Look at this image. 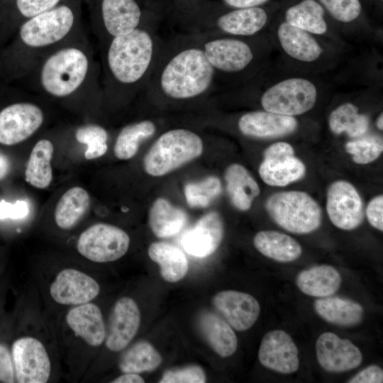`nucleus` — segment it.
Instances as JSON below:
<instances>
[{"label": "nucleus", "mask_w": 383, "mask_h": 383, "mask_svg": "<svg viewBox=\"0 0 383 383\" xmlns=\"http://www.w3.org/2000/svg\"><path fill=\"white\" fill-rule=\"evenodd\" d=\"M316 99L317 89L311 81L294 77L267 89L261 97V104L265 111L294 116L311 109Z\"/></svg>", "instance_id": "6"}, {"label": "nucleus", "mask_w": 383, "mask_h": 383, "mask_svg": "<svg viewBox=\"0 0 383 383\" xmlns=\"http://www.w3.org/2000/svg\"><path fill=\"white\" fill-rule=\"evenodd\" d=\"M161 362L160 354L150 343L139 341L123 354L119 368L123 373L138 374L153 371Z\"/></svg>", "instance_id": "37"}, {"label": "nucleus", "mask_w": 383, "mask_h": 383, "mask_svg": "<svg viewBox=\"0 0 383 383\" xmlns=\"http://www.w3.org/2000/svg\"><path fill=\"white\" fill-rule=\"evenodd\" d=\"M215 77L199 40L189 34L162 45L148 81L149 89L171 101H190L208 94Z\"/></svg>", "instance_id": "1"}, {"label": "nucleus", "mask_w": 383, "mask_h": 383, "mask_svg": "<svg viewBox=\"0 0 383 383\" xmlns=\"http://www.w3.org/2000/svg\"><path fill=\"white\" fill-rule=\"evenodd\" d=\"M224 233L223 220L218 212L212 211L202 216L184 233L181 243L184 250L197 257L212 255L220 245Z\"/></svg>", "instance_id": "19"}, {"label": "nucleus", "mask_w": 383, "mask_h": 383, "mask_svg": "<svg viewBox=\"0 0 383 383\" xmlns=\"http://www.w3.org/2000/svg\"><path fill=\"white\" fill-rule=\"evenodd\" d=\"M75 138L78 142L87 145L84 152L87 160L100 157L107 151L108 133L99 125L88 124L78 128Z\"/></svg>", "instance_id": "39"}, {"label": "nucleus", "mask_w": 383, "mask_h": 383, "mask_svg": "<svg viewBox=\"0 0 383 383\" xmlns=\"http://www.w3.org/2000/svg\"><path fill=\"white\" fill-rule=\"evenodd\" d=\"M112 383H144V379L137 373H124L118 377Z\"/></svg>", "instance_id": "49"}, {"label": "nucleus", "mask_w": 383, "mask_h": 383, "mask_svg": "<svg viewBox=\"0 0 383 383\" xmlns=\"http://www.w3.org/2000/svg\"><path fill=\"white\" fill-rule=\"evenodd\" d=\"M383 382V371L377 365H370L361 370L352 377L349 383H382Z\"/></svg>", "instance_id": "47"}, {"label": "nucleus", "mask_w": 383, "mask_h": 383, "mask_svg": "<svg viewBox=\"0 0 383 383\" xmlns=\"http://www.w3.org/2000/svg\"><path fill=\"white\" fill-rule=\"evenodd\" d=\"M188 221L187 213L165 198L155 199L149 211V226L158 238H167L178 233Z\"/></svg>", "instance_id": "29"}, {"label": "nucleus", "mask_w": 383, "mask_h": 383, "mask_svg": "<svg viewBox=\"0 0 383 383\" xmlns=\"http://www.w3.org/2000/svg\"><path fill=\"white\" fill-rule=\"evenodd\" d=\"M100 292L98 282L78 270L60 271L50 287L53 300L62 305H80L95 299Z\"/></svg>", "instance_id": "15"}, {"label": "nucleus", "mask_w": 383, "mask_h": 383, "mask_svg": "<svg viewBox=\"0 0 383 383\" xmlns=\"http://www.w3.org/2000/svg\"><path fill=\"white\" fill-rule=\"evenodd\" d=\"M277 36L283 50L298 60L313 62L323 52L321 47L308 32L287 22L279 26Z\"/></svg>", "instance_id": "26"}, {"label": "nucleus", "mask_w": 383, "mask_h": 383, "mask_svg": "<svg viewBox=\"0 0 383 383\" xmlns=\"http://www.w3.org/2000/svg\"><path fill=\"white\" fill-rule=\"evenodd\" d=\"M326 211L332 223L338 228L350 231L357 228L364 218L362 199L350 183L338 180L327 192Z\"/></svg>", "instance_id": "12"}, {"label": "nucleus", "mask_w": 383, "mask_h": 383, "mask_svg": "<svg viewBox=\"0 0 383 383\" xmlns=\"http://www.w3.org/2000/svg\"><path fill=\"white\" fill-rule=\"evenodd\" d=\"M74 14L71 7L62 4L29 18L20 28L22 41L38 48L55 43L71 30Z\"/></svg>", "instance_id": "8"}, {"label": "nucleus", "mask_w": 383, "mask_h": 383, "mask_svg": "<svg viewBox=\"0 0 383 383\" xmlns=\"http://www.w3.org/2000/svg\"><path fill=\"white\" fill-rule=\"evenodd\" d=\"M224 178L232 204L240 211L250 209L260 189L248 170L240 164H231L226 168Z\"/></svg>", "instance_id": "25"}, {"label": "nucleus", "mask_w": 383, "mask_h": 383, "mask_svg": "<svg viewBox=\"0 0 383 383\" xmlns=\"http://www.w3.org/2000/svg\"><path fill=\"white\" fill-rule=\"evenodd\" d=\"M61 0H16L17 9L26 18H31L42 12L51 9Z\"/></svg>", "instance_id": "43"}, {"label": "nucleus", "mask_w": 383, "mask_h": 383, "mask_svg": "<svg viewBox=\"0 0 383 383\" xmlns=\"http://www.w3.org/2000/svg\"><path fill=\"white\" fill-rule=\"evenodd\" d=\"M267 21L266 11L257 6L235 9L218 16L211 28L234 36H250L260 31Z\"/></svg>", "instance_id": "23"}, {"label": "nucleus", "mask_w": 383, "mask_h": 383, "mask_svg": "<svg viewBox=\"0 0 383 383\" xmlns=\"http://www.w3.org/2000/svg\"><path fill=\"white\" fill-rule=\"evenodd\" d=\"M43 113L36 105L21 102L0 111V143L13 145L24 141L41 126Z\"/></svg>", "instance_id": "13"}, {"label": "nucleus", "mask_w": 383, "mask_h": 383, "mask_svg": "<svg viewBox=\"0 0 383 383\" xmlns=\"http://www.w3.org/2000/svg\"><path fill=\"white\" fill-rule=\"evenodd\" d=\"M200 330L211 348L222 357L232 355L238 347V339L231 326L217 315L203 313L199 322Z\"/></svg>", "instance_id": "28"}, {"label": "nucleus", "mask_w": 383, "mask_h": 383, "mask_svg": "<svg viewBox=\"0 0 383 383\" xmlns=\"http://www.w3.org/2000/svg\"><path fill=\"white\" fill-rule=\"evenodd\" d=\"M253 243L261 254L281 262L294 261L302 253L301 247L296 240L278 231H260L255 235Z\"/></svg>", "instance_id": "30"}, {"label": "nucleus", "mask_w": 383, "mask_h": 383, "mask_svg": "<svg viewBox=\"0 0 383 383\" xmlns=\"http://www.w3.org/2000/svg\"><path fill=\"white\" fill-rule=\"evenodd\" d=\"M206 374L198 365H189L182 369L165 372L160 383H204Z\"/></svg>", "instance_id": "42"}, {"label": "nucleus", "mask_w": 383, "mask_h": 383, "mask_svg": "<svg viewBox=\"0 0 383 383\" xmlns=\"http://www.w3.org/2000/svg\"><path fill=\"white\" fill-rule=\"evenodd\" d=\"M324 9L316 0H302L285 12L286 22L308 33L323 34L327 30Z\"/></svg>", "instance_id": "34"}, {"label": "nucleus", "mask_w": 383, "mask_h": 383, "mask_svg": "<svg viewBox=\"0 0 383 383\" xmlns=\"http://www.w3.org/2000/svg\"><path fill=\"white\" fill-rule=\"evenodd\" d=\"M199 40L215 73H236L244 70L254 58L250 46L233 37L192 34Z\"/></svg>", "instance_id": "9"}, {"label": "nucleus", "mask_w": 383, "mask_h": 383, "mask_svg": "<svg viewBox=\"0 0 383 383\" xmlns=\"http://www.w3.org/2000/svg\"><path fill=\"white\" fill-rule=\"evenodd\" d=\"M66 321L71 330L87 344L99 346L106 338V328L100 309L87 302L70 309Z\"/></svg>", "instance_id": "22"}, {"label": "nucleus", "mask_w": 383, "mask_h": 383, "mask_svg": "<svg viewBox=\"0 0 383 383\" xmlns=\"http://www.w3.org/2000/svg\"><path fill=\"white\" fill-rule=\"evenodd\" d=\"M297 125V121L293 116L267 111L246 113L238 122V129L243 135L257 138H277L290 134L296 129Z\"/></svg>", "instance_id": "20"}, {"label": "nucleus", "mask_w": 383, "mask_h": 383, "mask_svg": "<svg viewBox=\"0 0 383 383\" xmlns=\"http://www.w3.org/2000/svg\"><path fill=\"white\" fill-rule=\"evenodd\" d=\"M15 382L11 352L5 344L0 343V382L13 383Z\"/></svg>", "instance_id": "44"}, {"label": "nucleus", "mask_w": 383, "mask_h": 383, "mask_svg": "<svg viewBox=\"0 0 383 383\" xmlns=\"http://www.w3.org/2000/svg\"><path fill=\"white\" fill-rule=\"evenodd\" d=\"M221 182L216 176H209L197 182H189L184 186V193L189 206L205 208L221 192Z\"/></svg>", "instance_id": "38"}, {"label": "nucleus", "mask_w": 383, "mask_h": 383, "mask_svg": "<svg viewBox=\"0 0 383 383\" xmlns=\"http://www.w3.org/2000/svg\"><path fill=\"white\" fill-rule=\"evenodd\" d=\"M296 283L304 294L321 298L331 296L339 289L341 276L332 266L318 265L299 272Z\"/></svg>", "instance_id": "27"}, {"label": "nucleus", "mask_w": 383, "mask_h": 383, "mask_svg": "<svg viewBox=\"0 0 383 383\" xmlns=\"http://www.w3.org/2000/svg\"><path fill=\"white\" fill-rule=\"evenodd\" d=\"M213 304L227 323L239 331L251 328L260 312V304L255 298L234 290L217 293L213 299Z\"/></svg>", "instance_id": "17"}, {"label": "nucleus", "mask_w": 383, "mask_h": 383, "mask_svg": "<svg viewBox=\"0 0 383 383\" xmlns=\"http://www.w3.org/2000/svg\"><path fill=\"white\" fill-rule=\"evenodd\" d=\"M155 123L151 120H143L128 124L119 132L114 144L113 152L119 160H128L137 153L140 143L156 132Z\"/></svg>", "instance_id": "35"}, {"label": "nucleus", "mask_w": 383, "mask_h": 383, "mask_svg": "<svg viewBox=\"0 0 383 383\" xmlns=\"http://www.w3.org/2000/svg\"><path fill=\"white\" fill-rule=\"evenodd\" d=\"M162 48V44L153 31L141 27L113 38L107 52L111 75L126 85L149 81Z\"/></svg>", "instance_id": "2"}, {"label": "nucleus", "mask_w": 383, "mask_h": 383, "mask_svg": "<svg viewBox=\"0 0 383 383\" xmlns=\"http://www.w3.org/2000/svg\"><path fill=\"white\" fill-rule=\"evenodd\" d=\"M28 206L25 201L18 200L14 204L5 200L0 201V219L23 218L28 215Z\"/></svg>", "instance_id": "45"}, {"label": "nucleus", "mask_w": 383, "mask_h": 383, "mask_svg": "<svg viewBox=\"0 0 383 383\" xmlns=\"http://www.w3.org/2000/svg\"><path fill=\"white\" fill-rule=\"evenodd\" d=\"M89 193L80 187H74L60 197L55 211V221L59 228L68 230L74 227L90 206Z\"/></svg>", "instance_id": "33"}, {"label": "nucleus", "mask_w": 383, "mask_h": 383, "mask_svg": "<svg viewBox=\"0 0 383 383\" xmlns=\"http://www.w3.org/2000/svg\"><path fill=\"white\" fill-rule=\"evenodd\" d=\"M366 215L369 223L377 230L383 231V196L374 197L368 204Z\"/></svg>", "instance_id": "46"}, {"label": "nucleus", "mask_w": 383, "mask_h": 383, "mask_svg": "<svg viewBox=\"0 0 383 383\" xmlns=\"http://www.w3.org/2000/svg\"><path fill=\"white\" fill-rule=\"evenodd\" d=\"M11 170V162L9 157L0 152V181L5 179Z\"/></svg>", "instance_id": "50"}, {"label": "nucleus", "mask_w": 383, "mask_h": 383, "mask_svg": "<svg viewBox=\"0 0 383 383\" xmlns=\"http://www.w3.org/2000/svg\"><path fill=\"white\" fill-rule=\"evenodd\" d=\"M11 355L16 382L45 383L50 378L51 363L43 344L33 337H22L13 342Z\"/></svg>", "instance_id": "10"}, {"label": "nucleus", "mask_w": 383, "mask_h": 383, "mask_svg": "<svg viewBox=\"0 0 383 383\" xmlns=\"http://www.w3.org/2000/svg\"><path fill=\"white\" fill-rule=\"evenodd\" d=\"M54 148L52 143L42 139L35 143L29 156L25 170V179L31 186L45 189L52 180L51 160Z\"/></svg>", "instance_id": "32"}, {"label": "nucleus", "mask_w": 383, "mask_h": 383, "mask_svg": "<svg viewBox=\"0 0 383 383\" xmlns=\"http://www.w3.org/2000/svg\"><path fill=\"white\" fill-rule=\"evenodd\" d=\"M328 125L335 134L345 132L351 138H357L366 133L370 120L366 115L359 113L354 104L345 103L331 112Z\"/></svg>", "instance_id": "36"}, {"label": "nucleus", "mask_w": 383, "mask_h": 383, "mask_svg": "<svg viewBox=\"0 0 383 383\" xmlns=\"http://www.w3.org/2000/svg\"><path fill=\"white\" fill-rule=\"evenodd\" d=\"M228 6L234 9L257 7L269 0H223Z\"/></svg>", "instance_id": "48"}, {"label": "nucleus", "mask_w": 383, "mask_h": 383, "mask_svg": "<svg viewBox=\"0 0 383 383\" xmlns=\"http://www.w3.org/2000/svg\"><path fill=\"white\" fill-rule=\"evenodd\" d=\"M104 26L113 38L126 35L140 27L141 9L135 0H101Z\"/></svg>", "instance_id": "21"}, {"label": "nucleus", "mask_w": 383, "mask_h": 383, "mask_svg": "<svg viewBox=\"0 0 383 383\" xmlns=\"http://www.w3.org/2000/svg\"><path fill=\"white\" fill-rule=\"evenodd\" d=\"M140 324V312L136 302L130 297L119 299L109 318L106 347L113 352L122 350L133 340Z\"/></svg>", "instance_id": "18"}, {"label": "nucleus", "mask_w": 383, "mask_h": 383, "mask_svg": "<svg viewBox=\"0 0 383 383\" xmlns=\"http://www.w3.org/2000/svg\"><path fill=\"white\" fill-rule=\"evenodd\" d=\"M88 60L80 50L69 48L51 55L43 66L40 81L50 94L63 97L73 93L84 80Z\"/></svg>", "instance_id": "5"}, {"label": "nucleus", "mask_w": 383, "mask_h": 383, "mask_svg": "<svg viewBox=\"0 0 383 383\" xmlns=\"http://www.w3.org/2000/svg\"><path fill=\"white\" fill-rule=\"evenodd\" d=\"M316 313L326 321L339 326L351 327L363 318L364 310L357 302L340 296H326L313 303Z\"/></svg>", "instance_id": "24"}, {"label": "nucleus", "mask_w": 383, "mask_h": 383, "mask_svg": "<svg viewBox=\"0 0 383 383\" xmlns=\"http://www.w3.org/2000/svg\"><path fill=\"white\" fill-rule=\"evenodd\" d=\"M330 14L337 21L349 23L360 14L362 6L359 0H319Z\"/></svg>", "instance_id": "41"}, {"label": "nucleus", "mask_w": 383, "mask_h": 383, "mask_svg": "<svg viewBox=\"0 0 383 383\" xmlns=\"http://www.w3.org/2000/svg\"><path fill=\"white\" fill-rule=\"evenodd\" d=\"M130 245L128 235L121 228L104 223L94 224L79 235L77 249L94 262H113L122 257Z\"/></svg>", "instance_id": "7"}, {"label": "nucleus", "mask_w": 383, "mask_h": 383, "mask_svg": "<svg viewBox=\"0 0 383 383\" xmlns=\"http://www.w3.org/2000/svg\"><path fill=\"white\" fill-rule=\"evenodd\" d=\"M258 171L267 184L284 187L301 179L306 174V167L294 156V150L290 144L277 142L265 150Z\"/></svg>", "instance_id": "11"}, {"label": "nucleus", "mask_w": 383, "mask_h": 383, "mask_svg": "<svg viewBox=\"0 0 383 383\" xmlns=\"http://www.w3.org/2000/svg\"><path fill=\"white\" fill-rule=\"evenodd\" d=\"M348 153L353 160L360 165L370 163L377 160L383 151L382 138L378 135H369L350 141L345 145Z\"/></svg>", "instance_id": "40"}, {"label": "nucleus", "mask_w": 383, "mask_h": 383, "mask_svg": "<svg viewBox=\"0 0 383 383\" xmlns=\"http://www.w3.org/2000/svg\"><path fill=\"white\" fill-rule=\"evenodd\" d=\"M148 255L160 267L162 277L169 282L183 279L188 271L186 255L177 247L165 243L155 242L148 248Z\"/></svg>", "instance_id": "31"}, {"label": "nucleus", "mask_w": 383, "mask_h": 383, "mask_svg": "<svg viewBox=\"0 0 383 383\" xmlns=\"http://www.w3.org/2000/svg\"><path fill=\"white\" fill-rule=\"evenodd\" d=\"M258 359L264 367L282 374L294 373L299 367L297 347L282 330L271 331L264 335Z\"/></svg>", "instance_id": "16"}, {"label": "nucleus", "mask_w": 383, "mask_h": 383, "mask_svg": "<svg viewBox=\"0 0 383 383\" xmlns=\"http://www.w3.org/2000/svg\"><path fill=\"white\" fill-rule=\"evenodd\" d=\"M203 150L199 134L186 128L171 129L151 146L143 159V168L150 176H164L199 157Z\"/></svg>", "instance_id": "3"}, {"label": "nucleus", "mask_w": 383, "mask_h": 383, "mask_svg": "<svg viewBox=\"0 0 383 383\" xmlns=\"http://www.w3.org/2000/svg\"><path fill=\"white\" fill-rule=\"evenodd\" d=\"M316 353L319 365L330 372L353 370L362 361L361 351L355 345L331 332L322 333L318 338Z\"/></svg>", "instance_id": "14"}, {"label": "nucleus", "mask_w": 383, "mask_h": 383, "mask_svg": "<svg viewBox=\"0 0 383 383\" xmlns=\"http://www.w3.org/2000/svg\"><path fill=\"white\" fill-rule=\"evenodd\" d=\"M377 126L379 130L383 129V114L382 113L379 116L377 120Z\"/></svg>", "instance_id": "51"}, {"label": "nucleus", "mask_w": 383, "mask_h": 383, "mask_svg": "<svg viewBox=\"0 0 383 383\" xmlns=\"http://www.w3.org/2000/svg\"><path fill=\"white\" fill-rule=\"evenodd\" d=\"M265 208L273 221L294 233L306 234L316 230L321 222V209L307 193L287 191L271 195Z\"/></svg>", "instance_id": "4"}]
</instances>
